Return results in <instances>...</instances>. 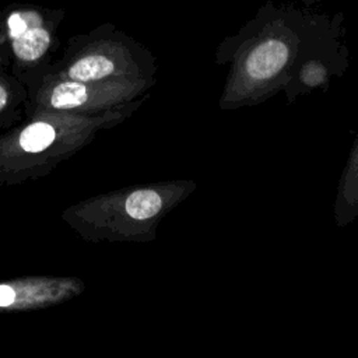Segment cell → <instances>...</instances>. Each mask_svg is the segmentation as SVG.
Instances as JSON below:
<instances>
[{"label": "cell", "mask_w": 358, "mask_h": 358, "mask_svg": "<svg viewBox=\"0 0 358 358\" xmlns=\"http://www.w3.org/2000/svg\"><path fill=\"white\" fill-rule=\"evenodd\" d=\"M28 22L27 20L22 17V14L20 13H14L10 15L8 18V32L11 38L18 36L21 32H24L28 28Z\"/></svg>", "instance_id": "ba28073f"}, {"label": "cell", "mask_w": 358, "mask_h": 358, "mask_svg": "<svg viewBox=\"0 0 358 358\" xmlns=\"http://www.w3.org/2000/svg\"><path fill=\"white\" fill-rule=\"evenodd\" d=\"M7 98H8V94L7 91L0 85V110L4 108V105L7 103Z\"/></svg>", "instance_id": "30bf717a"}, {"label": "cell", "mask_w": 358, "mask_h": 358, "mask_svg": "<svg viewBox=\"0 0 358 358\" xmlns=\"http://www.w3.org/2000/svg\"><path fill=\"white\" fill-rule=\"evenodd\" d=\"M115 62L103 55H91L77 60L67 71V76L74 81L88 83L105 78L115 73Z\"/></svg>", "instance_id": "5b68a950"}, {"label": "cell", "mask_w": 358, "mask_h": 358, "mask_svg": "<svg viewBox=\"0 0 358 358\" xmlns=\"http://www.w3.org/2000/svg\"><path fill=\"white\" fill-rule=\"evenodd\" d=\"M327 28L298 13L273 11L227 38L215 55L218 64H229L218 108L256 106L282 91L299 56Z\"/></svg>", "instance_id": "6da1fadb"}, {"label": "cell", "mask_w": 358, "mask_h": 358, "mask_svg": "<svg viewBox=\"0 0 358 358\" xmlns=\"http://www.w3.org/2000/svg\"><path fill=\"white\" fill-rule=\"evenodd\" d=\"M348 67V53L338 41V34L330 27L303 52L289 71L282 88L287 103H294L299 96L313 90L327 92L330 80L341 77Z\"/></svg>", "instance_id": "7a4b0ae2"}, {"label": "cell", "mask_w": 358, "mask_h": 358, "mask_svg": "<svg viewBox=\"0 0 358 358\" xmlns=\"http://www.w3.org/2000/svg\"><path fill=\"white\" fill-rule=\"evenodd\" d=\"M88 90L81 81H63L57 84L50 94V105L56 109H73L85 103Z\"/></svg>", "instance_id": "8992f818"}, {"label": "cell", "mask_w": 358, "mask_h": 358, "mask_svg": "<svg viewBox=\"0 0 358 358\" xmlns=\"http://www.w3.org/2000/svg\"><path fill=\"white\" fill-rule=\"evenodd\" d=\"M56 137L55 129L45 122H36L27 126L20 136V145L27 152H41L48 148Z\"/></svg>", "instance_id": "52a82bcc"}, {"label": "cell", "mask_w": 358, "mask_h": 358, "mask_svg": "<svg viewBox=\"0 0 358 358\" xmlns=\"http://www.w3.org/2000/svg\"><path fill=\"white\" fill-rule=\"evenodd\" d=\"M14 298L15 292L10 285H0V306H10Z\"/></svg>", "instance_id": "9c48e42d"}, {"label": "cell", "mask_w": 358, "mask_h": 358, "mask_svg": "<svg viewBox=\"0 0 358 358\" xmlns=\"http://www.w3.org/2000/svg\"><path fill=\"white\" fill-rule=\"evenodd\" d=\"M333 215L338 228H344L358 218V134L337 183Z\"/></svg>", "instance_id": "3957f363"}, {"label": "cell", "mask_w": 358, "mask_h": 358, "mask_svg": "<svg viewBox=\"0 0 358 358\" xmlns=\"http://www.w3.org/2000/svg\"><path fill=\"white\" fill-rule=\"evenodd\" d=\"M50 36L42 27H28L18 36L13 38V49L15 55L25 62L39 59L49 48Z\"/></svg>", "instance_id": "277c9868"}]
</instances>
